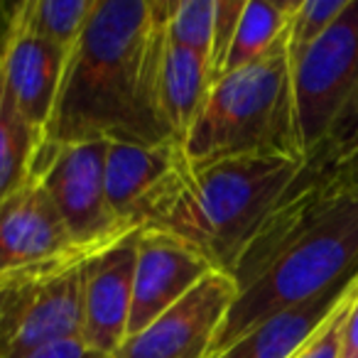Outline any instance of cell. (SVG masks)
Listing matches in <instances>:
<instances>
[{
	"instance_id": "cell-8",
	"label": "cell",
	"mask_w": 358,
	"mask_h": 358,
	"mask_svg": "<svg viewBox=\"0 0 358 358\" xmlns=\"http://www.w3.org/2000/svg\"><path fill=\"white\" fill-rule=\"evenodd\" d=\"M236 297L234 278L214 270L143 331L125 338L113 358H211Z\"/></svg>"
},
{
	"instance_id": "cell-16",
	"label": "cell",
	"mask_w": 358,
	"mask_h": 358,
	"mask_svg": "<svg viewBox=\"0 0 358 358\" xmlns=\"http://www.w3.org/2000/svg\"><path fill=\"white\" fill-rule=\"evenodd\" d=\"M94 8L96 0H22L8 3V22L15 30L71 52Z\"/></svg>"
},
{
	"instance_id": "cell-15",
	"label": "cell",
	"mask_w": 358,
	"mask_h": 358,
	"mask_svg": "<svg viewBox=\"0 0 358 358\" xmlns=\"http://www.w3.org/2000/svg\"><path fill=\"white\" fill-rule=\"evenodd\" d=\"M209 91L211 76L204 57L167 42L159 64V110L179 145L194 128Z\"/></svg>"
},
{
	"instance_id": "cell-25",
	"label": "cell",
	"mask_w": 358,
	"mask_h": 358,
	"mask_svg": "<svg viewBox=\"0 0 358 358\" xmlns=\"http://www.w3.org/2000/svg\"><path fill=\"white\" fill-rule=\"evenodd\" d=\"M341 358H358V297L348 309L346 327H343Z\"/></svg>"
},
{
	"instance_id": "cell-14",
	"label": "cell",
	"mask_w": 358,
	"mask_h": 358,
	"mask_svg": "<svg viewBox=\"0 0 358 358\" xmlns=\"http://www.w3.org/2000/svg\"><path fill=\"white\" fill-rule=\"evenodd\" d=\"M351 278L334 285L331 289L309 299V302L263 319L214 358H294L299 348L331 317V312L341 302Z\"/></svg>"
},
{
	"instance_id": "cell-19",
	"label": "cell",
	"mask_w": 358,
	"mask_h": 358,
	"mask_svg": "<svg viewBox=\"0 0 358 358\" xmlns=\"http://www.w3.org/2000/svg\"><path fill=\"white\" fill-rule=\"evenodd\" d=\"M216 0H177L169 3L164 37L172 47L189 50L204 57L209 64L211 37H214Z\"/></svg>"
},
{
	"instance_id": "cell-4",
	"label": "cell",
	"mask_w": 358,
	"mask_h": 358,
	"mask_svg": "<svg viewBox=\"0 0 358 358\" xmlns=\"http://www.w3.org/2000/svg\"><path fill=\"white\" fill-rule=\"evenodd\" d=\"M194 164L234 157L304 159L297 138L287 32L255 64L224 74L182 143Z\"/></svg>"
},
{
	"instance_id": "cell-10",
	"label": "cell",
	"mask_w": 358,
	"mask_h": 358,
	"mask_svg": "<svg viewBox=\"0 0 358 358\" xmlns=\"http://www.w3.org/2000/svg\"><path fill=\"white\" fill-rule=\"evenodd\" d=\"M185 150L177 143L167 145H123L110 143L106 157V196L120 229L128 234L145 231L167 199Z\"/></svg>"
},
{
	"instance_id": "cell-13",
	"label": "cell",
	"mask_w": 358,
	"mask_h": 358,
	"mask_svg": "<svg viewBox=\"0 0 358 358\" xmlns=\"http://www.w3.org/2000/svg\"><path fill=\"white\" fill-rule=\"evenodd\" d=\"M0 62H3V74H6V84L13 101L17 103L27 123L40 135H45L62 79H64L69 52L59 50L42 37L15 30L10 27V22H6Z\"/></svg>"
},
{
	"instance_id": "cell-1",
	"label": "cell",
	"mask_w": 358,
	"mask_h": 358,
	"mask_svg": "<svg viewBox=\"0 0 358 358\" xmlns=\"http://www.w3.org/2000/svg\"><path fill=\"white\" fill-rule=\"evenodd\" d=\"M167 13L169 0H96L42 143H177L159 110Z\"/></svg>"
},
{
	"instance_id": "cell-20",
	"label": "cell",
	"mask_w": 358,
	"mask_h": 358,
	"mask_svg": "<svg viewBox=\"0 0 358 358\" xmlns=\"http://www.w3.org/2000/svg\"><path fill=\"white\" fill-rule=\"evenodd\" d=\"M348 0H299L297 10L287 27V57L289 64L314 45L336 17L346 10Z\"/></svg>"
},
{
	"instance_id": "cell-18",
	"label": "cell",
	"mask_w": 358,
	"mask_h": 358,
	"mask_svg": "<svg viewBox=\"0 0 358 358\" xmlns=\"http://www.w3.org/2000/svg\"><path fill=\"white\" fill-rule=\"evenodd\" d=\"M3 35H6V25L0 30V45H3ZM40 145L42 135L27 123L17 103L13 101L6 74H3V62H0V199L17 189L30 177L32 159Z\"/></svg>"
},
{
	"instance_id": "cell-12",
	"label": "cell",
	"mask_w": 358,
	"mask_h": 358,
	"mask_svg": "<svg viewBox=\"0 0 358 358\" xmlns=\"http://www.w3.org/2000/svg\"><path fill=\"white\" fill-rule=\"evenodd\" d=\"M209 273H214V268L187 243L159 231H138V263L128 336L143 331Z\"/></svg>"
},
{
	"instance_id": "cell-21",
	"label": "cell",
	"mask_w": 358,
	"mask_h": 358,
	"mask_svg": "<svg viewBox=\"0 0 358 358\" xmlns=\"http://www.w3.org/2000/svg\"><path fill=\"white\" fill-rule=\"evenodd\" d=\"M243 8H245V0H216L214 37H211V55H209L211 86L224 76L226 59H229L231 47H234L236 30H238Z\"/></svg>"
},
{
	"instance_id": "cell-22",
	"label": "cell",
	"mask_w": 358,
	"mask_h": 358,
	"mask_svg": "<svg viewBox=\"0 0 358 358\" xmlns=\"http://www.w3.org/2000/svg\"><path fill=\"white\" fill-rule=\"evenodd\" d=\"M356 145H358V89H356V94H353V99L348 101L346 108H343L341 118L334 125L327 145H324L312 159H307V164L329 162V159L348 152V150L356 148Z\"/></svg>"
},
{
	"instance_id": "cell-3",
	"label": "cell",
	"mask_w": 358,
	"mask_h": 358,
	"mask_svg": "<svg viewBox=\"0 0 358 358\" xmlns=\"http://www.w3.org/2000/svg\"><path fill=\"white\" fill-rule=\"evenodd\" d=\"M304 167L289 157L182 162L167 199L145 231L187 243L216 273L231 275L287 187Z\"/></svg>"
},
{
	"instance_id": "cell-7",
	"label": "cell",
	"mask_w": 358,
	"mask_h": 358,
	"mask_svg": "<svg viewBox=\"0 0 358 358\" xmlns=\"http://www.w3.org/2000/svg\"><path fill=\"white\" fill-rule=\"evenodd\" d=\"M108 145V140L74 145L42 143L30 169L55 201L76 248L89 253H99L130 236L115 221L106 196Z\"/></svg>"
},
{
	"instance_id": "cell-24",
	"label": "cell",
	"mask_w": 358,
	"mask_h": 358,
	"mask_svg": "<svg viewBox=\"0 0 358 358\" xmlns=\"http://www.w3.org/2000/svg\"><path fill=\"white\" fill-rule=\"evenodd\" d=\"M22 358H113V356H106V353L86 346L81 338H66V341H57L50 343V346L37 348V351L27 353Z\"/></svg>"
},
{
	"instance_id": "cell-6",
	"label": "cell",
	"mask_w": 358,
	"mask_h": 358,
	"mask_svg": "<svg viewBox=\"0 0 358 358\" xmlns=\"http://www.w3.org/2000/svg\"><path fill=\"white\" fill-rule=\"evenodd\" d=\"M297 138L304 162L327 145L336 120L358 89V0L289 64Z\"/></svg>"
},
{
	"instance_id": "cell-2",
	"label": "cell",
	"mask_w": 358,
	"mask_h": 358,
	"mask_svg": "<svg viewBox=\"0 0 358 358\" xmlns=\"http://www.w3.org/2000/svg\"><path fill=\"white\" fill-rule=\"evenodd\" d=\"M358 270V194L304 162L234 268L236 297L211 358L263 319L319 297Z\"/></svg>"
},
{
	"instance_id": "cell-11",
	"label": "cell",
	"mask_w": 358,
	"mask_h": 358,
	"mask_svg": "<svg viewBox=\"0 0 358 358\" xmlns=\"http://www.w3.org/2000/svg\"><path fill=\"white\" fill-rule=\"evenodd\" d=\"M138 234L99 250L84 263V331L81 341L106 356H115L128 338L133 307Z\"/></svg>"
},
{
	"instance_id": "cell-5",
	"label": "cell",
	"mask_w": 358,
	"mask_h": 358,
	"mask_svg": "<svg viewBox=\"0 0 358 358\" xmlns=\"http://www.w3.org/2000/svg\"><path fill=\"white\" fill-rule=\"evenodd\" d=\"M89 258L79 255L0 280V358H22L50 343L81 338Z\"/></svg>"
},
{
	"instance_id": "cell-23",
	"label": "cell",
	"mask_w": 358,
	"mask_h": 358,
	"mask_svg": "<svg viewBox=\"0 0 358 358\" xmlns=\"http://www.w3.org/2000/svg\"><path fill=\"white\" fill-rule=\"evenodd\" d=\"M314 167L322 169L327 185L336 192H351L358 194V145L329 162H319Z\"/></svg>"
},
{
	"instance_id": "cell-9",
	"label": "cell",
	"mask_w": 358,
	"mask_h": 358,
	"mask_svg": "<svg viewBox=\"0 0 358 358\" xmlns=\"http://www.w3.org/2000/svg\"><path fill=\"white\" fill-rule=\"evenodd\" d=\"M79 255L94 253L76 248L64 219L35 174L0 199V280Z\"/></svg>"
},
{
	"instance_id": "cell-17",
	"label": "cell",
	"mask_w": 358,
	"mask_h": 358,
	"mask_svg": "<svg viewBox=\"0 0 358 358\" xmlns=\"http://www.w3.org/2000/svg\"><path fill=\"white\" fill-rule=\"evenodd\" d=\"M299 0H245L224 74L263 59L287 32Z\"/></svg>"
}]
</instances>
